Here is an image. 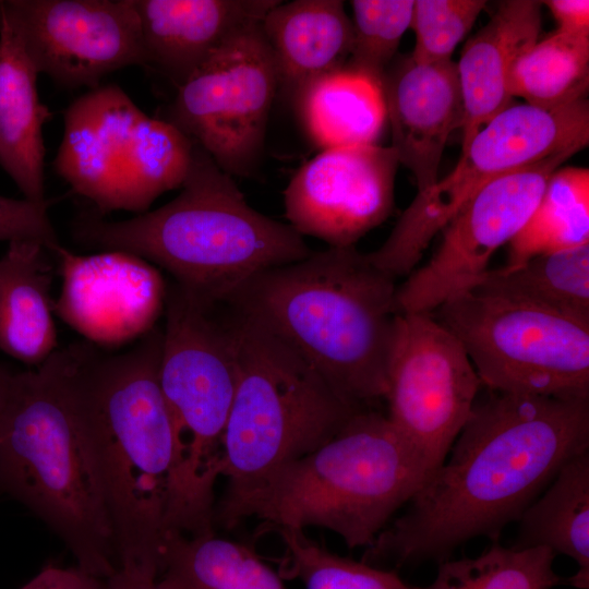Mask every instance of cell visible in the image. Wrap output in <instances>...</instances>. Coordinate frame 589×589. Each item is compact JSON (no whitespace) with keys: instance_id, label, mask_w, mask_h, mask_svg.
Instances as JSON below:
<instances>
[{"instance_id":"6da1fadb","label":"cell","mask_w":589,"mask_h":589,"mask_svg":"<svg viewBox=\"0 0 589 589\" xmlns=\"http://www.w3.org/2000/svg\"><path fill=\"white\" fill-rule=\"evenodd\" d=\"M588 449L589 399L490 390L476 401L449 458L361 561L441 563L477 537L497 542L558 470Z\"/></svg>"},{"instance_id":"7a4b0ae2","label":"cell","mask_w":589,"mask_h":589,"mask_svg":"<svg viewBox=\"0 0 589 589\" xmlns=\"http://www.w3.org/2000/svg\"><path fill=\"white\" fill-rule=\"evenodd\" d=\"M161 329L110 353L92 344L59 349L113 530L118 568L158 577L176 467L173 420L158 369Z\"/></svg>"},{"instance_id":"3957f363","label":"cell","mask_w":589,"mask_h":589,"mask_svg":"<svg viewBox=\"0 0 589 589\" xmlns=\"http://www.w3.org/2000/svg\"><path fill=\"white\" fill-rule=\"evenodd\" d=\"M395 278L356 247L266 269L224 300L308 361L356 409L385 398L397 311Z\"/></svg>"},{"instance_id":"277c9868","label":"cell","mask_w":589,"mask_h":589,"mask_svg":"<svg viewBox=\"0 0 589 589\" xmlns=\"http://www.w3.org/2000/svg\"><path fill=\"white\" fill-rule=\"evenodd\" d=\"M428 473L387 416L357 411L327 442L249 483L227 486L214 522L256 518L265 530L325 528L370 546Z\"/></svg>"},{"instance_id":"5b68a950","label":"cell","mask_w":589,"mask_h":589,"mask_svg":"<svg viewBox=\"0 0 589 589\" xmlns=\"http://www.w3.org/2000/svg\"><path fill=\"white\" fill-rule=\"evenodd\" d=\"M73 233L85 247L149 260L177 284L218 301L256 274L312 252L291 226L251 207L232 177L194 142L177 197L119 221L84 213Z\"/></svg>"},{"instance_id":"8992f818","label":"cell","mask_w":589,"mask_h":589,"mask_svg":"<svg viewBox=\"0 0 589 589\" xmlns=\"http://www.w3.org/2000/svg\"><path fill=\"white\" fill-rule=\"evenodd\" d=\"M0 493L41 519L79 568L101 579L116 573L104 489L57 349L13 374L0 416Z\"/></svg>"},{"instance_id":"52a82bcc","label":"cell","mask_w":589,"mask_h":589,"mask_svg":"<svg viewBox=\"0 0 589 589\" xmlns=\"http://www.w3.org/2000/svg\"><path fill=\"white\" fill-rule=\"evenodd\" d=\"M230 309L237 322L238 376L220 476L228 478L227 486H237L312 452L362 409L347 404L287 344Z\"/></svg>"},{"instance_id":"ba28073f","label":"cell","mask_w":589,"mask_h":589,"mask_svg":"<svg viewBox=\"0 0 589 589\" xmlns=\"http://www.w3.org/2000/svg\"><path fill=\"white\" fill-rule=\"evenodd\" d=\"M63 120L55 170L98 212L143 214L160 194L181 188L193 142L144 113L119 86L91 88Z\"/></svg>"},{"instance_id":"9c48e42d","label":"cell","mask_w":589,"mask_h":589,"mask_svg":"<svg viewBox=\"0 0 589 589\" xmlns=\"http://www.w3.org/2000/svg\"><path fill=\"white\" fill-rule=\"evenodd\" d=\"M587 98L545 109L510 106L484 124L461 148L453 170L418 192L369 261L389 276L409 275L433 238L496 178L560 154L588 146Z\"/></svg>"},{"instance_id":"30bf717a","label":"cell","mask_w":589,"mask_h":589,"mask_svg":"<svg viewBox=\"0 0 589 589\" xmlns=\"http://www.w3.org/2000/svg\"><path fill=\"white\" fill-rule=\"evenodd\" d=\"M159 384L171 413L179 479L200 486L215 474L238 376L232 310L176 281L166 285Z\"/></svg>"},{"instance_id":"8fae6325","label":"cell","mask_w":589,"mask_h":589,"mask_svg":"<svg viewBox=\"0 0 589 589\" xmlns=\"http://www.w3.org/2000/svg\"><path fill=\"white\" fill-rule=\"evenodd\" d=\"M436 310L489 390L589 399L588 323L476 290Z\"/></svg>"},{"instance_id":"7c38bea8","label":"cell","mask_w":589,"mask_h":589,"mask_svg":"<svg viewBox=\"0 0 589 589\" xmlns=\"http://www.w3.org/2000/svg\"><path fill=\"white\" fill-rule=\"evenodd\" d=\"M261 22L231 36L177 88L165 119L231 177H249L264 152L277 77Z\"/></svg>"},{"instance_id":"4fadbf2b","label":"cell","mask_w":589,"mask_h":589,"mask_svg":"<svg viewBox=\"0 0 589 589\" xmlns=\"http://www.w3.org/2000/svg\"><path fill=\"white\" fill-rule=\"evenodd\" d=\"M482 383L464 346L432 313H399L387 362V418L428 478L446 459Z\"/></svg>"},{"instance_id":"5bb4252c","label":"cell","mask_w":589,"mask_h":589,"mask_svg":"<svg viewBox=\"0 0 589 589\" xmlns=\"http://www.w3.org/2000/svg\"><path fill=\"white\" fill-rule=\"evenodd\" d=\"M0 16L37 73L63 88H95L113 71L144 67L133 0H4Z\"/></svg>"},{"instance_id":"9a60e30c","label":"cell","mask_w":589,"mask_h":589,"mask_svg":"<svg viewBox=\"0 0 589 589\" xmlns=\"http://www.w3.org/2000/svg\"><path fill=\"white\" fill-rule=\"evenodd\" d=\"M572 155L560 154L503 175L480 190L442 230L429 262L397 287V313H432L489 267L493 254L524 227L550 176Z\"/></svg>"},{"instance_id":"2e32d148","label":"cell","mask_w":589,"mask_h":589,"mask_svg":"<svg viewBox=\"0 0 589 589\" xmlns=\"http://www.w3.org/2000/svg\"><path fill=\"white\" fill-rule=\"evenodd\" d=\"M398 165L390 146L323 149L298 169L285 189L288 225L329 247H354L390 215Z\"/></svg>"},{"instance_id":"e0dca14e","label":"cell","mask_w":589,"mask_h":589,"mask_svg":"<svg viewBox=\"0 0 589 589\" xmlns=\"http://www.w3.org/2000/svg\"><path fill=\"white\" fill-rule=\"evenodd\" d=\"M63 289L53 311L89 338L122 340L144 335L165 305L166 285L143 259L118 251L77 256L62 248Z\"/></svg>"},{"instance_id":"ac0fdd59","label":"cell","mask_w":589,"mask_h":589,"mask_svg":"<svg viewBox=\"0 0 589 589\" xmlns=\"http://www.w3.org/2000/svg\"><path fill=\"white\" fill-rule=\"evenodd\" d=\"M392 145L399 164L414 176L418 192L437 180L450 133L461 128L462 97L453 60L416 63L410 57L382 79Z\"/></svg>"},{"instance_id":"d6986e66","label":"cell","mask_w":589,"mask_h":589,"mask_svg":"<svg viewBox=\"0 0 589 589\" xmlns=\"http://www.w3.org/2000/svg\"><path fill=\"white\" fill-rule=\"evenodd\" d=\"M279 0H133L144 67L180 87L220 46Z\"/></svg>"},{"instance_id":"ffe728a7","label":"cell","mask_w":589,"mask_h":589,"mask_svg":"<svg viewBox=\"0 0 589 589\" xmlns=\"http://www.w3.org/2000/svg\"><path fill=\"white\" fill-rule=\"evenodd\" d=\"M542 1L504 0L465 45L457 64L465 147L492 118L509 107L517 61L538 41Z\"/></svg>"},{"instance_id":"44dd1931","label":"cell","mask_w":589,"mask_h":589,"mask_svg":"<svg viewBox=\"0 0 589 589\" xmlns=\"http://www.w3.org/2000/svg\"><path fill=\"white\" fill-rule=\"evenodd\" d=\"M277 77V95L292 106L314 81L344 69L351 19L340 0L278 1L261 21Z\"/></svg>"},{"instance_id":"7402d4cb","label":"cell","mask_w":589,"mask_h":589,"mask_svg":"<svg viewBox=\"0 0 589 589\" xmlns=\"http://www.w3.org/2000/svg\"><path fill=\"white\" fill-rule=\"evenodd\" d=\"M38 73L0 16V166L25 200L43 202V125L51 118L37 93Z\"/></svg>"},{"instance_id":"603a6c76","label":"cell","mask_w":589,"mask_h":589,"mask_svg":"<svg viewBox=\"0 0 589 589\" xmlns=\"http://www.w3.org/2000/svg\"><path fill=\"white\" fill-rule=\"evenodd\" d=\"M48 251L39 242L15 240L0 257V349L36 368L57 347Z\"/></svg>"},{"instance_id":"cb8c5ba5","label":"cell","mask_w":589,"mask_h":589,"mask_svg":"<svg viewBox=\"0 0 589 589\" xmlns=\"http://www.w3.org/2000/svg\"><path fill=\"white\" fill-rule=\"evenodd\" d=\"M513 549L544 546L573 558L567 582L589 586V449L569 459L518 520Z\"/></svg>"},{"instance_id":"d4e9b609","label":"cell","mask_w":589,"mask_h":589,"mask_svg":"<svg viewBox=\"0 0 589 589\" xmlns=\"http://www.w3.org/2000/svg\"><path fill=\"white\" fill-rule=\"evenodd\" d=\"M293 107L323 149L375 144L387 119L382 83L347 69L311 83Z\"/></svg>"},{"instance_id":"484cf974","label":"cell","mask_w":589,"mask_h":589,"mask_svg":"<svg viewBox=\"0 0 589 589\" xmlns=\"http://www.w3.org/2000/svg\"><path fill=\"white\" fill-rule=\"evenodd\" d=\"M157 581L164 589H288L254 550L215 532L166 530Z\"/></svg>"},{"instance_id":"4316f807","label":"cell","mask_w":589,"mask_h":589,"mask_svg":"<svg viewBox=\"0 0 589 589\" xmlns=\"http://www.w3.org/2000/svg\"><path fill=\"white\" fill-rule=\"evenodd\" d=\"M466 290L498 296L589 324V244L489 268Z\"/></svg>"},{"instance_id":"83f0119b","label":"cell","mask_w":589,"mask_h":589,"mask_svg":"<svg viewBox=\"0 0 589 589\" xmlns=\"http://www.w3.org/2000/svg\"><path fill=\"white\" fill-rule=\"evenodd\" d=\"M508 244L509 266L589 244V170L553 171L533 212Z\"/></svg>"},{"instance_id":"f1b7e54d","label":"cell","mask_w":589,"mask_h":589,"mask_svg":"<svg viewBox=\"0 0 589 589\" xmlns=\"http://www.w3.org/2000/svg\"><path fill=\"white\" fill-rule=\"evenodd\" d=\"M588 86L589 34L558 29L517 61L509 81L512 97L545 109L586 98Z\"/></svg>"},{"instance_id":"f546056e","label":"cell","mask_w":589,"mask_h":589,"mask_svg":"<svg viewBox=\"0 0 589 589\" xmlns=\"http://www.w3.org/2000/svg\"><path fill=\"white\" fill-rule=\"evenodd\" d=\"M555 556L544 546L518 550L493 542L477 557L441 562L434 580L416 589H551L562 582Z\"/></svg>"},{"instance_id":"4dcf8cb0","label":"cell","mask_w":589,"mask_h":589,"mask_svg":"<svg viewBox=\"0 0 589 589\" xmlns=\"http://www.w3.org/2000/svg\"><path fill=\"white\" fill-rule=\"evenodd\" d=\"M285 546L279 575L299 580L304 589H416L393 570L337 555L303 531L274 529Z\"/></svg>"},{"instance_id":"1f68e13d","label":"cell","mask_w":589,"mask_h":589,"mask_svg":"<svg viewBox=\"0 0 589 589\" xmlns=\"http://www.w3.org/2000/svg\"><path fill=\"white\" fill-rule=\"evenodd\" d=\"M352 45L344 67L382 83L401 37L410 27L413 0H353Z\"/></svg>"},{"instance_id":"d6a6232c","label":"cell","mask_w":589,"mask_h":589,"mask_svg":"<svg viewBox=\"0 0 589 589\" xmlns=\"http://www.w3.org/2000/svg\"><path fill=\"white\" fill-rule=\"evenodd\" d=\"M485 5L484 0L413 1L410 28L416 43L410 59L416 63L452 60Z\"/></svg>"},{"instance_id":"836d02e7","label":"cell","mask_w":589,"mask_h":589,"mask_svg":"<svg viewBox=\"0 0 589 589\" xmlns=\"http://www.w3.org/2000/svg\"><path fill=\"white\" fill-rule=\"evenodd\" d=\"M55 200L32 202L0 195V241L31 240L53 251L60 245L48 209Z\"/></svg>"},{"instance_id":"e575fe53","label":"cell","mask_w":589,"mask_h":589,"mask_svg":"<svg viewBox=\"0 0 589 589\" xmlns=\"http://www.w3.org/2000/svg\"><path fill=\"white\" fill-rule=\"evenodd\" d=\"M104 581L77 566H46L21 589H104Z\"/></svg>"},{"instance_id":"d590c367","label":"cell","mask_w":589,"mask_h":589,"mask_svg":"<svg viewBox=\"0 0 589 589\" xmlns=\"http://www.w3.org/2000/svg\"><path fill=\"white\" fill-rule=\"evenodd\" d=\"M558 24V31L573 34H589L588 0L542 1Z\"/></svg>"},{"instance_id":"8d00e7d4","label":"cell","mask_w":589,"mask_h":589,"mask_svg":"<svg viewBox=\"0 0 589 589\" xmlns=\"http://www.w3.org/2000/svg\"><path fill=\"white\" fill-rule=\"evenodd\" d=\"M104 589H164L157 578L127 572L118 568L113 575L106 578Z\"/></svg>"},{"instance_id":"74e56055","label":"cell","mask_w":589,"mask_h":589,"mask_svg":"<svg viewBox=\"0 0 589 589\" xmlns=\"http://www.w3.org/2000/svg\"><path fill=\"white\" fill-rule=\"evenodd\" d=\"M14 372L0 364V416L3 410Z\"/></svg>"}]
</instances>
